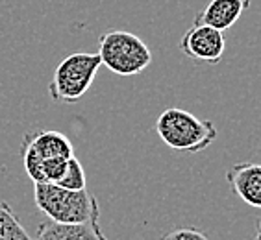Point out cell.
<instances>
[{
	"mask_svg": "<svg viewBox=\"0 0 261 240\" xmlns=\"http://www.w3.org/2000/svg\"><path fill=\"white\" fill-rule=\"evenodd\" d=\"M226 181L237 198L246 205L261 209V165L259 163H236L226 172Z\"/></svg>",
	"mask_w": 261,
	"mask_h": 240,
	"instance_id": "cell-7",
	"label": "cell"
},
{
	"mask_svg": "<svg viewBox=\"0 0 261 240\" xmlns=\"http://www.w3.org/2000/svg\"><path fill=\"white\" fill-rule=\"evenodd\" d=\"M156 131L171 150L198 154L210 148L219 137L211 120L198 118L181 107H167L156 120Z\"/></svg>",
	"mask_w": 261,
	"mask_h": 240,
	"instance_id": "cell-1",
	"label": "cell"
},
{
	"mask_svg": "<svg viewBox=\"0 0 261 240\" xmlns=\"http://www.w3.org/2000/svg\"><path fill=\"white\" fill-rule=\"evenodd\" d=\"M100 216L91 218L82 224H56L43 222L37 227L34 240H108L100 229Z\"/></svg>",
	"mask_w": 261,
	"mask_h": 240,
	"instance_id": "cell-8",
	"label": "cell"
},
{
	"mask_svg": "<svg viewBox=\"0 0 261 240\" xmlns=\"http://www.w3.org/2000/svg\"><path fill=\"white\" fill-rule=\"evenodd\" d=\"M161 240H211L206 233L195 227H174V229L167 231L161 236Z\"/></svg>",
	"mask_w": 261,
	"mask_h": 240,
	"instance_id": "cell-12",
	"label": "cell"
},
{
	"mask_svg": "<svg viewBox=\"0 0 261 240\" xmlns=\"http://www.w3.org/2000/svg\"><path fill=\"white\" fill-rule=\"evenodd\" d=\"M100 63L113 74L130 78L141 74L152 63V50L136 34L124 30L106 32L98 39Z\"/></svg>",
	"mask_w": 261,
	"mask_h": 240,
	"instance_id": "cell-3",
	"label": "cell"
},
{
	"mask_svg": "<svg viewBox=\"0 0 261 240\" xmlns=\"http://www.w3.org/2000/svg\"><path fill=\"white\" fill-rule=\"evenodd\" d=\"M102 67L98 54L76 52L58 63L48 83V95L61 104H76L91 89L98 69Z\"/></svg>",
	"mask_w": 261,
	"mask_h": 240,
	"instance_id": "cell-4",
	"label": "cell"
},
{
	"mask_svg": "<svg viewBox=\"0 0 261 240\" xmlns=\"http://www.w3.org/2000/svg\"><path fill=\"white\" fill-rule=\"evenodd\" d=\"M58 187H63V189L69 190H84L87 189V177H86V170L82 163L76 157H70L67 161L65 172L61 175V179L56 183Z\"/></svg>",
	"mask_w": 261,
	"mask_h": 240,
	"instance_id": "cell-11",
	"label": "cell"
},
{
	"mask_svg": "<svg viewBox=\"0 0 261 240\" xmlns=\"http://www.w3.org/2000/svg\"><path fill=\"white\" fill-rule=\"evenodd\" d=\"M34 200L37 209L56 224H82L100 216L98 201L87 189L69 190L52 183H35Z\"/></svg>",
	"mask_w": 261,
	"mask_h": 240,
	"instance_id": "cell-2",
	"label": "cell"
},
{
	"mask_svg": "<svg viewBox=\"0 0 261 240\" xmlns=\"http://www.w3.org/2000/svg\"><path fill=\"white\" fill-rule=\"evenodd\" d=\"M256 233H259L261 235V218L257 220V225H256Z\"/></svg>",
	"mask_w": 261,
	"mask_h": 240,
	"instance_id": "cell-13",
	"label": "cell"
},
{
	"mask_svg": "<svg viewBox=\"0 0 261 240\" xmlns=\"http://www.w3.org/2000/svg\"><path fill=\"white\" fill-rule=\"evenodd\" d=\"M254 240H261V235H259V233H256V236H254Z\"/></svg>",
	"mask_w": 261,
	"mask_h": 240,
	"instance_id": "cell-14",
	"label": "cell"
},
{
	"mask_svg": "<svg viewBox=\"0 0 261 240\" xmlns=\"http://www.w3.org/2000/svg\"><path fill=\"white\" fill-rule=\"evenodd\" d=\"M248 8L250 0H210L206 8L196 15L195 22L226 32L241 19Z\"/></svg>",
	"mask_w": 261,
	"mask_h": 240,
	"instance_id": "cell-9",
	"label": "cell"
},
{
	"mask_svg": "<svg viewBox=\"0 0 261 240\" xmlns=\"http://www.w3.org/2000/svg\"><path fill=\"white\" fill-rule=\"evenodd\" d=\"M20 157L24 165L26 174L34 177L37 166L43 161L48 159H70L74 157V148L69 137L56 130H34L26 133L22 146H20Z\"/></svg>",
	"mask_w": 261,
	"mask_h": 240,
	"instance_id": "cell-5",
	"label": "cell"
},
{
	"mask_svg": "<svg viewBox=\"0 0 261 240\" xmlns=\"http://www.w3.org/2000/svg\"><path fill=\"white\" fill-rule=\"evenodd\" d=\"M180 50L191 61L217 65L221 63L226 52V37H224V32L193 22L191 28L180 39Z\"/></svg>",
	"mask_w": 261,
	"mask_h": 240,
	"instance_id": "cell-6",
	"label": "cell"
},
{
	"mask_svg": "<svg viewBox=\"0 0 261 240\" xmlns=\"http://www.w3.org/2000/svg\"><path fill=\"white\" fill-rule=\"evenodd\" d=\"M0 240H34L6 201H0Z\"/></svg>",
	"mask_w": 261,
	"mask_h": 240,
	"instance_id": "cell-10",
	"label": "cell"
}]
</instances>
